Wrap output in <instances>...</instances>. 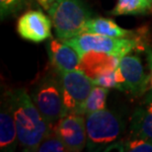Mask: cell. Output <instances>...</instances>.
<instances>
[{"instance_id":"1","label":"cell","mask_w":152,"mask_h":152,"mask_svg":"<svg viewBox=\"0 0 152 152\" xmlns=\"http://www.w3.org/2000/svg\"><path fill=\"white\" fill-rule=\"evenodd\" d=\"M13 115L17 135L23 150L37 151L41 142L53 133L51 126L42 117L31 96L24 89L5 95Z\"/></svg>"},{"instance_id":"2","label":"cell","mask_w":152,"mask_h":152,"mask_svg":"<svg viewBox=\"0 0 152 152\" xmlns=\"http://www.w3.org/2000/svg\"><path fill=\"white\" fill-rule=\"evenodd\" d=\"M57 39L66 41L83 33L92 13L83 0H56L48 8Z\"/></svg>"},{"instance_id":"3","label":"cell","mask_w":152,"mask_h":152,"mask_svg":"<svg viewBox=\"0 0 152 152\" xmlns=\"http://www.w3.org/2000/svg\"><path fill=\"white\" fill-rule=\"evenodd\" d=\"M88 150H110L124 132V124L115 112L103 110L86 115Z\"/></svg>"},{"instance_id":"4","label":"cell","mask_w":152,"mask_h":152,"mask_svg":"<svg viewBox=\"0 0 152 152\" xmlns=\"http://www.w3.org/2000/svg\"><path fill=\"white\" fill-rule=\"evenodd\" d=\"M140 42L135 48L121 57L118 68L124 79V91L138 97L145 93L152 73V51Z\"/></svg>"},{"instance_id":"5","label":"cell","mask_w":152,"mask_h":152,"mask_svg":"<svg viewBox=\"0 0 152 152\" xmlns=\"http://www.w3.org/2000/svg\"><path fill=\"white\" fill-rule=\"evenodd\" d=\"M30 96L53 129L63 115V93L58 72L54 69L45 74L34 86Z\"/></svg>"},{"instance_id":"6","label":"cell","mask_w":152,"mask_h":152,"mask_svg":"<svg viewBox=\"0 0 152 152\" xmlns=\"http://www.w3.org/2000/svg\"><path fill=\"white\" fill-rule=\"evenodd\" d=\"M77 51L79 56L93 53H106L123 57L140 44L138 38H113L91 33H82L74 38L64 41Z\"/></svg>"},{"instance_id":"7","label":"cell","mask_w":152,"mask_h":152,"mask_svg":"<svg viewBox=\"0 0 152 152\" xmlns=\"http://www.w3.org/2000/svg\"><path fill=\"white\" fill-rule=\"evenodd\" d=\"M59 75L63 93V115L79 114L95 84L84 71L79 69L62 72Z\"/></svg>"},{"instance_id":"8","label":"cell","mask_w":152,"mask_h":152,"mask_svg":"<svg viewBox=\"0 0 152 152\" xmlns=\"http://www.w3.org/2000/svg\"><path fill=\"white\" fill-rule=\"evenodd\" d=\"M85 115L68 114L53 124V132L61 140L69 152H79L87 143V129Z\"/></svg>"},{"instance_id":"9","label":"cell","mask_w":152,"mask_h":152,"mask_svg":"<svg viewBox=\"0 0 152 152\" xmlns=\"http://www.w3.org/2000/svg\"><path fill=\"white\" fill-rule=\"evenodd\" d=\"M53 22L39 10H30L19 18L17 32L22 39L33 42H42L51 38Z\"/></svg>"},{"instance_id":"10","label":"cell","mask_w":152,"mask_h":152,"mask_svg":"<svg viewBox=\"0 0 152 152\" xmlns=\"http://www.w3.org/2000/svg\"><path fill=\"white\" fill-rule=\"evenodd\" d=\"M47 50L53 69L58 72L73 71L80 67V56L70 45L59 39H50Z\"/></svg>"},{"instance_id":"11","label":"cell","mask_w":152,"mask_h":152,"mask_svg":"<svg viewBox=\"0 0 152 152\" xmlns=\"http://www.w3.org/2000/svg\"><path fill=\"white\" fill-rule=\"evenodd\" d=\"M121 57L100 53H85L80 58V67L91 79H94L104 72L115 70L120 65Z\"/></svg>"},{"instance_id":"12","label":"cell","mask_w":152,"mask_h":152,"mask_svg":"<svg viewBox=\"0 0 152 152\" xmlns=\"http://www.w3.org/2000/svg\"><path fill=\"white\" fill-rule=\"evenodd\" d=\"M130 134L152 142V92L133 112L130 120Z\"/></svg>"},{"instance_id":"13","label":"cell","mask_w":152,"mask_h":152,"mask_svg":"<svg viewBox=\"0 0 152 152\" xmlns=\"http://www.w3.org/2000/svg\"><path fill=\"white\" fill-rule=\"evenodd\" d=\"M19 142L15 121L12 115L8 100L2 103L0 113V149L1 151H15Z\"/></svg>"},{"instance_id":"14","label":"cell","mask_w":152,"mask_h":152,"mask_svg":"<svg viewBox=\"0 0 152 152\" xmlns=\"http://www.w3.org/2000/svg\"><path fill=\"white\" fill-rule=\"evenodd\" d=\"M83 33L98 34L113 38H134V33L124 29L112 19L108 18H91L85 25Z\"/></svg>"},{"instance_id":"15","label":"cell","mask_w":152,"mask_h":152,"mask_svg":"<svg viewBox=\"0 0 152 152\" xmlns=\"http://www.w3.org/2000/svg\"><path fill=\"white\" fill-rule=\"evenodd\" d=\"M152 11V0H118L112 14L115 16L145 15Z\"/></svg>"},{"instance_id":"16","label":"cell","mask_w":152,"mask_h":152,"mask_svg":"<svg viewBox=\"0 0 152 152\" xmlns=\"http://www.w3.org/2000/svg\"><path fill=\"white\" fill-rule=\"evenodd\" d=\"M108 95V88L95 85L90 94L88 95L86 101L84 102L80 112H79V115H87L91 113H94V112L105 109Z\"/></svg>"},{"instance_id":"17","label":"cell","mask_w":152,"mask_h":152,"mask_svg":"<svg viewBox=\"0 0 152 152\" xmlns=\"http://www.w3.org/2000/svg\"><path fill=\"white\" fill-rule=\"evenodd\" d=\"M93 80V83L97 86H102L105 88H115L121 91H124V79L121 74L120 68H117L115 70L107 71L104 73L98 75Z\"/></svg>"},{"instance_id":"18","label":"cell","mask_w":152,"mask_h":152,"mask_svg":"<svg viewBox=\"0 0 152 152\" xmlns=\"http://www.w3.org/2000/svg\"><path fill=\"white\" fill-rule=\"evenodd\" d=\"M114 147L121 151L127 152H152V142L145 138L130 134L124 142L115 143L111 148Z\"/></svg>"},{"instance_id":"19","label":"cell","mask_w":152,"mask_h":152,"mask_svg":"<svg viewBox=\"0 0 152 152\" xmlns=\"http://www.w3.org/2000/svg\"><path fill=\"white\" fill-rule=\"evenodd\" d=\"M28 0H0V17L3 21L14 16L26 7Z\"/></svg>"},{"instance_id":"20","label":"cell","mask_w":152,"mask_h":152,"mask_svg":"<svg viewBox=\"0 0 152 152\" xmlns=\"http://www.w3.org/2000/svg\"><path fill=\"white\" fill-rule=\"evenodd\" d=\"M39 152H66L68 151L65 144L53 132L50 136L45 138L39 145Z\"/></svg>"},{"instance_id":"21","label":"cell","mask_w":152,"mask_h":152,"mask_svg":"<svg viewBox=\"0 0 152 152\" xmlns=\"http://www.w3.org/2000/svg\"><path fill=\"white\" fill-rule=\"evenodd\" d=\"M151 86H152V76H151Z\"/></svg>"}]
</instances>
